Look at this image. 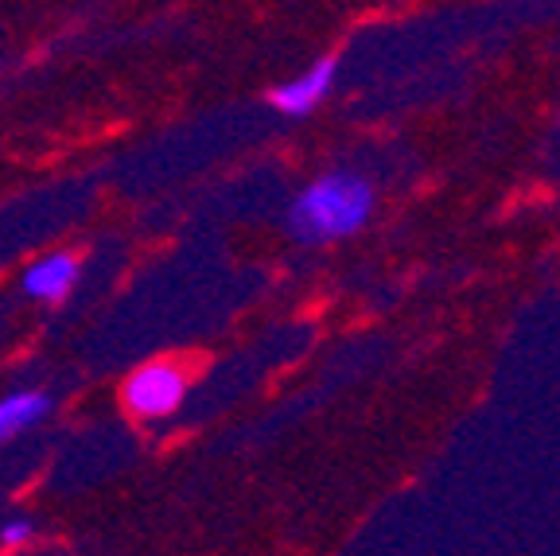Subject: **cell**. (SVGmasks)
<instances>
[{
  "instance_id": "1",
  "label": "cell",
  "mask_w": 560,
  "mask_h": 556,
  "mask_svg": "<svg viewBox=\"0 0 560 556\" xmlns=\"http://www.w3.org/2000/svg\"><path fill=\"white\" fill-rule=\"evenodd\" d=\"M374 183L359 172H331L307 183L289 210V234L300 245H327L359 234L374 215Z\"/></svg>"
},
{
  "instance_id": "2",
  "label": "cell",
  "mask_w": 560,
  "mask_h": 556,
  "mask_svg": "<svg viewBox=\"0 0 560 556\" xmlns=\"http://www.w3.org/2000/svg\"><path fill=\"white\" fill-rule=\"evenodd\" d=\"M187 397V378L184 370H175L167 362H152L144 370L125 382V405L129 413L144 420H160V417H172Z\"/></svg>"
},
{
  "instance_id": "3",
  "label": "cell",
  "mask_w": 560,
  "mask_h": 556,
  "mask_svg": "<svg viewBox=\"0 0 560 556\" xmlns=\"http://www.w3.org/2000/svg\"><path fill=\"white\" fill-rule=\"evenodd\" d=\"M335 70H339V59H319L312 70H304L300 79L272 90L269 102L277 105L284 117H307L315 105L327 97V90H331V82H335Z\"/></svg>"
},
{
  "instance_id": "4",
  "label": "cell",
  "mask_w": 560,
  "mask_h": 556,
  "mask_svg": "<svg viewBox=\"0 0 560 556\" xmlns=\"http://www.w3.org/2000/svg\"><path fill=\"white\" fill-rule=\"evenodd\" d=\"M79 280V257L74 253H47L24 273V292L44 304H62Z\"/></svg>"
},
{
  "instance_id": "5",
  "label": "cell",
  "mask_w": 560,
  "mask_h": 556,
  "mask_svg": "<svg viewBox=\"0 0 560 556\" xmlns=\"http://www.w3.org/2000/svg\"><path fill=\"white\" fill-rule=\"evenodd\" d=\"M51 413V397L47 393H12L0 401V443L20 436L24 428L39 425Z\"/></svg>"
},
{
  "instance_id": "6",
  "label": "cell",
  "mask_w": 560,
  "mask_h": 556,
  "mask_svg": "<svg viewBox=\"0 0 560 556\" xmlns=\"http://www.w3.org/2000/svg\"><path fill=\"white\" fill-rule=\"evenodd\" d=\"M32 533H35V525L27 522V518H16V522H9L0 530V541H4V545H24V541H32Z\"/></svg>"
}]
</instances>
